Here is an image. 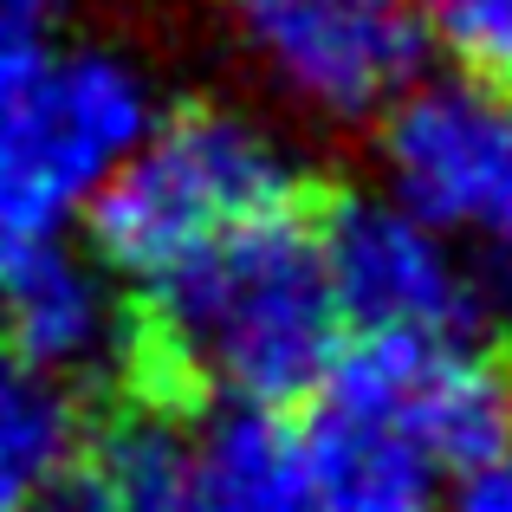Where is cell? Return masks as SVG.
Returning <instances> with one entry per match:
<instances>
[{
  "mask_svg": "<svg viewBox=\"0 0 512 512\" xmlns=\"http://www.w3.org/2000/svg\"><path fill=\"white\" fill-rule=\"evenodd\" d=\"M143 299H150L143 357L163 370L169 389H201L208 409L279 415L318 396L344 350L312 221H273L221 240Z\"/></svg>",
  "mask_w": 512,
  "mask_h": 512,
  "instance_id": "1",
  "label": "cell"
},
{
  "mask_svg": "<svg viewBox=\"0 0 512 512\" xmlns=\"http://www.w3.org/2000/svg\"><path fill=\"white\" fill-rule=\"evenodd\" d=\"M312 175L266 117L234 104H182L117 163L85 208L91 260L150 292L188 260L273 221H305Z\"/></svg>",
  "mask_w": 512,
  "mask_h": 512,
  "instance_id": "2",
  "label": "cell"
},
{
  "mask_svg": "<svg viewBox=\"0 0 512 512\" xmlns=\"http://www.w3.org/2000/svg\"><path fill=\"white\" fill-rule=\"evenodd\" d=\"M156 117V85L130 52L52 46L0 98V208L39 247H59Z\"/></svg>",
  "mask_w": 512,
  "mask_h": 512,
  "instance_id": "3",
  "label": "cell"
},
{
  "mask_svg": "<svg viewBox=\"0 0 512 512\" xmlns=\"http://www.w3.org/2000/svg\"><path fill=\"white\" fill-rule=\"evenodd\" d=\"M260 85L312 124H376L422 85L428 33L409 0H227Z\"/></svg>",
  "mask_w": 512,
  "mask_h": 512,
  "instance_id": "4",
  "label": "cell"
},
{
  "mask_svg": "<svg viewBox=\"0 0 512 512\" xmlns=\"http://www.w3.org/2000/svg\"><path fill=\"white\" fill-rule=\"evenodd\" d=\"M331 312L350 338L376 344H454L480 338L487 286L467 247L415 221L383 188H350L312 227Z\"/></svg>",
  "mask_w": 512,
  "mask_h": 512,
  "instance_id": "5",
  "label": "cell"
},
{
  "mask_svg": "<svg viewBox=\"0 0 512 512\" xmlns=\"http://www.w3.org/2000/svg\"><path fill=\"white\" fill-rule=\"evenodd\" d=\"M117 512H299L312 500L299 428L253 409L137 415L85 467Z\"/></svg>",
  "mask_w": 512,
  "mask_h": 512,
  "instance_id": "6",
  "label": "cell"
},
{
  "mask_svg": "<svg viewBox=\"0 0 512 512\" xmlns=\"http://www.w3.org/2000/svg\"><path fill=\"white\" fill-rule=\"evenodd\" d=\"M383 195L454 247L512 253V104L474 78H422L376 117Z\"/></svg>",
  "mask_w": 512,
  "mask_h": 512,
  "instance_id": "7",
  "label": "cell"
},
{
  "mask_svg": "<svg viewBox=\"0 0 512 512\" xmlns=\"http://www.w3.org/2000/svg\"><path fill=\"white\" fill-rule=\"evenodd\" d=\"M318 396L396 428L441 480L500 461L512 448V357L487 338L454 344H376L350 338L325 370Z\"/></svg>",
  "mask_w": 512,
  "mask_h": 512,
  "instance_id": "8",
  "label": "cell"
},
{
  "mask_svg": "<svg viewBox=\"0 0 512 512\" xmlns=\"http://www.w3.org/2000/svg\"><path fill=\"white\" fill-rule=\"evenodd\" d=\"M0 344L13 370L65 396L117 383L143 363V325L130 318L124 286L72 247H39L0 286Z\"/></svg>",
  "mask_w": 512,
  "mask_h": 512,
  "instance_id": "9",
  "label": "cell"
},
{
  "mask_svg": "<svg viewBox=\"0 0 512 512\" xmlns=\"http://www.w3.org/2000/svg\"><path fill=\"white\" fill-rule=\"evenodd\" d=\"M299 461L318 512H441L448 500V480L396 428L338 396H318L299 435Z\"/></svg>",
  "mask_w": 512,
  "mask_h": 512,
  "instance_id": "10",
  "label": "cell"
},
{
  "mask_svg": "<svg viewBox=\"0 0 512 512\" xmlns=\"http://www.w3.org/2000/svg\"><path fill=\"white\" fill-rule=\"evenodd\" d=\"M85 454V422L65 389L0 357V512H39Z\"/></svg>",
  "mask_w": 512,
  "mask_h": 512,
  "instance_id": "11",
  "label": "cell"
},
{
  "mask_svg": "<svg viewBox=\"0 0 512 512\" xmlns=\"http://www.w3.org/2000/svg\"><path fill=\"white\" fill-rule=\"evenodd\" d=\"M422 33L441 46L461 78L474 85H512V0H422Z\"/></svg>",
  "mask_w": 512,
  "mask_h": 512,
  "instance_id": "12",
  "label": "cell"
},
{
  "mask_svg": "<svg viewBox=\"0 0 512 512\" xmlns=\"http://www.w3.org/2000/svg\"><path fill=\"white\" fill-rule=\"evenodd\" d=\"M59 46V0H0V98Z\"/></svg>",
  "mask_w": 512,
  "mask_h": 512,
  "instance_id": "13",
  "label": "cell"
},
{
  "mask_svg": "<svg viewBox=\"0 0 512 512\" xmlns=\"http://www.w3.org/2000/svg\"><path fill=\"white\" fill-rule=\"evenodd\" d=\"M39 512H117V500H111V493H104L98 480L85 474V461H78L72 474L59 480V493H52V500L39 506Z\"/></svg>",
  "mask_w": 512,
  "mask_h": 512,
  "instance_id": "14",
  "label": "cell"
},
{
  "mask_svg": "<svg viewBox=\"0 0 512 512\" xmlns=\"http://www.w3.org/2000/svg\"><path fill=\"white\" fill-rule=\"evenodd\" d=\"M33 253H39V240H33V234H26V227H20V221H13V214H7V208H0V286H7V279H13V273H20V266H26V260H33Z\"/></svg>",
  "mask_w": 512,
  "mask_h": 512,
  "instance_id": "15",
  "label": "cell"
},
{
  "mask_svg": "<svg viewBox=\"0 0 512 512\" xmlns=\"http://www.w3.org/2000/svg\"><path fill=\"white\" fill-rule=\"evenodd\" d=\"M299 512H318V506H312V500H305V506H299Z\"/></svg>",
  "mask_w": 512,
  "mask_h": 512,
  "instance_id": "16",
  "label": "cell"
}]
</instances>
